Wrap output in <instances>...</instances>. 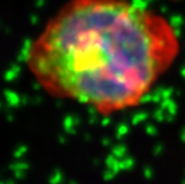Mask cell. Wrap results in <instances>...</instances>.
Instances as JSON below:
<instances>
[{
    "label": "cell",
    "mask_w": 185,
    "mask_h": 184,
    "mask_svg": "<svg viewBox=\"0 0 185 184\" xmlns=\"http://www.w3.org/2000/svg\"><path fill=\"white\" fill-rule=\"evenodd\" d=\"M179 52L160 13L129 0H68L29 44L25 65L49 96L112 115L137 106Z\"/></svg>",
    "instance_id": "cell-1"
}]
</instances>
